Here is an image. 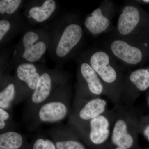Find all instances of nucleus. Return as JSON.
Wrapping results in <instances>:
<instances>
[{"label": "nucleus", "instance_id": "obj_4", "mask_svg": "<svg viewBox=\"0 0 149 149\" xmlns=\"http://www.w3.org/2000/svg\"><path fill=\"white\" fill-rule=\"evenodd\" d=\"M142 37L126 38L113 36L106 44L105 49L117 61L127 66H136L144 58L143 47H148V43H141Z\"/></svg>", "mask_w": 149, "mask_h": 149}, {"label": "nucleus", "instance_id": "obj_8", "mask_svg": "<svg viewBox=\"0 0 149 149\" xmlns=\"http://www.w3.org/2000/svg\"><path fill=\"white\" fill-rule=\"evenodd\" d=\"M143 15L135 1H128L120 10L113 36L119 37H142L141 27Z\"/></svg>", "mask_w": 149, "mask_h": 149}, {"label": "nucleus", "instance_id": "obj_15", "mask_svg": "<svg viewBox=\"0 0 149 149\" xmlns=\"http://www.w3.org/2000/svg\"><path fill=\"white\" fill-rule=\"evenodd\" d=\"M38 39L39 36L33 32H27L23 37L22 42L24 51L22 57L29 62L38 61L45 52V44L42 41L36 42Z\"/></svg>", "mask_w": 149, "mask_h": 149}, {"label": "nucleus", "instance_id": "obj_10", "mask_svg": "<svg viewBox=\"0 0 149 149\" xmlns=\"http://www.w3.org/2000/svg\"><path fill=\"white\" fill-rule=\"evenodd\" d=\"M78 85L76 97L89 99L107 95L101 80L88 62L80 64Z\"/></svg>", "mask_w": 149, "mask_h": 149}, {"label": "nucleus", "instance_id": "obj_12", "mask_svg": "<svg viewBox=\"0 0 149 149\" xmlns=\"http://www.w3.org/2000/svg\"><path fill=\"white\" fill-rule=\"evenodd\" d=\"M41 74L34 64L21 63L16 71V82L18 95L16 104L28 100L35 91Z\"/></svg>", "mask_w": 149, "mask_h": 149}, {"label": "nucleus", "instance_id": "obj_18", "mask_svg": "<svg viewBox=\"0 0 149 149\" xmlns=\"http://www.w3.org/2000/svg\"><path fill=\"white\" fill-rule=\"evenodd\" d=\"M56 8L54 1L46 0L42 6L31 8L28 13L29 17L37 22H41L49 18Z\"/></svg>", "mask_w": 149, "mask_h": 149}, {"label": "nucleus", "instance_id": "obj_2", "mask_svg": "<svg viewBox=\"0 0 149 149\" xmlns=\"http://www.w3.org/2000/svg\"><path fill=\"white\" fill-rule=\"evenodd\" d=\"M112 111V143L122 148H131L136 143L140 130V121L136 110L132 104L121 103L115 105Z\"/></svg>", "mask_w": 149, "mask_h": 149}, {"label": "nucleus", "instance_id": "obj_7", "mask_svg": "<svg viewBox=\"0 0 149 149\" xmlns=\"http://www.w3.org/2000/svg\"><path fill=\"white\" fill-rule=\"evenodd\" d=\"M62 81L59 76L47 72L42 73L35 91L27 100L23 120L30 122L38 108L54 93L56 85L62 83Z\"/></svg>", "mask_w": 149, "mask_h": 149}, {"label": "nucleus", "instance_id": "obj_17", "mask_svg": "<svg viewBox=\"0 0 149 149\" xmlns=\"http://www.w3.org/2000/svg\"><path fill=\"white\" fill-rule=\"evenodd\" d=\"M25 143L24 135L15 130L0 134V149H20Z\"/></svg>", "mask_w": 149, "mask_h": 149}, {"label": "nucleus", "instance_id": "obj_3", "mask_svg": "<svg viewBox=\"0 0 149 149\" xmlns=\"http://www.w3.org/2000/svg\"><path fill=\"white\" fill-rule=\"evenodd\" d=\"M71 98L68 88L60 87L37 110L29 123V130H35L42 123H56L64 120L71 110Z\"/></svg>", "mask_w": 149, "mask_h": 149}, {"label": "nucleus", "instance_id": "obj_14", "mask_svg": "<svg viewBox=\"0 0 149 149\" xmlns=\"http://www.w3.org/2000/svg\"><path fill=\"white\" fill-rule=\"evenodd\" d=\"M83 31L79 24L72 23L65 28L56 48V53L59 57H64L80 43Z\"/></svg>", "mask_w": 149, "mask_h": 149}, {"label": "nucleus", "instance_id": "obj_22", "mask_svg": "<svg viewBox=\"0 0 149 149\" xmlns=\"http://www.w3.org/2000/svg\"><path fill=\"white\" fill-rule=\"evenodd\" d=\"M10 24L8 20L1 19L0 21V40L1 41L6 34L10 29Z\"/></svg>", "mask_w": 149, "mask_h": 149}, {"label": "nucleus", "instance_id": "obj_25", "mask_svg": "<svg viewBox=\"0 0 149 149\" xmlns=\"http://www.w3.org/2000/svg\"><path fill=\"white\" fill-rule=\"evenodd\" d=\"M115 149H124L123 148H119V147H117V148H116Z\"/></svg>", "mask_w": 149, "mask_h": 149}, {"label": "nucleus", "instance_id": "obj_5", "mask_svg": "<svg viewBox=\"0 0 149 149\" xmlns=\"http://www.w3.org/2000/svg\"><path fill=\"white\" fill-rule=\"evenodd\" d=\"M107 101L102 97L89 99L75 97L68 125L74 128L88 122L107 111Z\"/></svg>", "mask_w": 149, "mask_h": 149}, {"label": "nucleus", "instance_id": "obj_11", "mask_svg": "<svg viewBox=\"0 0 149 149\" xmlns=\"http://www.w3.org/2000/svg\"><path fill=\"white\" fill-rule=\"evenodd\" d=\"M114 14V6L112 2L109 1H104L87 17L84 25L93 35H100L107 32L111 28Z\"/></svg>", "mask_w": 149, "mask_h": 149}, {"label": "nucleus", "instance_id": "obj_20", "mask_svg": "<svg viewBox=\"0 0 149 149\" xmlns=\"http://www.w3.org/2000/svg\"><path fill=\"white\" fill-rule=\"evenodd\" d=\"M22 2L21 0H1L0 13L12 14L18 9Z\"/></svg>", "mask_w": 149, "mask_h": 149}, {"label": "nucleus", "instance_id": "obj_6", "mask_svg": "<svg viewBox=\"0 0 149 149\" xmlns=\"http://www.w3.org/2000/svg\"><path fill=\"white\" fill-rule=\"evenodd\" d=\"M113 120L112 111L108 110L104 114L72 128L81 139L95 145H100L111 137Z\"/></svg>", "mask_w": 149, "mask_h": 149}, {"label": "nucleus", "instance_id": "obj_24", "mask_svg": "<svg viewBox=\"0 0 149 149\" xmlns=\"http://www.w3.org/2000/svg\"><path fill=\"white\" fill-rule=\"evenodd\" d=\"M142 1V2L147 3H149V0H143V1Z\"/></svg>", "mask_w": 149, "mask_h": 149}, {"label": "nucleus", "instance_id": "obj_16", "mask_svg": "<svg viewBox=\"0 0 149 149\" xmlns=\"http://www.w3.org/2000/svg\"><path fill=\"white\" fill-rule=\"evenodd\" d=\"M1 84L0 108L12 113L13 105H15L18 97L17 85L15 79H8Z\"/></svg>", "mask_w": 149, "mask_h": 149}, {"label": "nucleus", "instance_id": "obj_26", "mask_svg": "<svg viewBox=\"0 0 149 149\" xmlns=\"http://www.w3.org/2000/svg\"><path fill=\"white\" fill-rule=\"evenodd\" d=\"M148 104L149 106V96H148Z\"/></svg>", "mask_w": 149, "mask_h": 149}, {"label": "nucleus", "instance_id": "obj_9", "mask_svg": "<svg viewBox=\"0 0 149 149\" xmlns=\"http://www.w3.org/2000/svg\"><path fill=\"white\" fill-rule=\"evenodd\" d=\"M149 88V69L139 68L123 74L120 93L121 103L132 104L140 93Z\"/></svg>", "mask_w": 149, "mask_h": 149}, {"label": "nucleus", "instance_id": "obj_19", "mask_svg": "<svg viewBox=\"0 0 149 149\" xmlns=\"http://www.w3.org/2000/svg\"><path fill=\"white\" fill-rule=\"evenodd\" d=\"M11 113L10 112L0 108V134L15 130L16 126Z\"/></svg>", "mask_w": 149, "mask_h": 149}, {"label": "nucleus", "instance_id": "obj_1", "mask_svg": "<svg viewBox=\"0 0 149 149\" xmlns=\"http://www.w3.org/2000/svg\"><path fill=\"white\" fill-rule=\"evenodd\" d=\"M88 62L101 80L107 97L114 105L121 103L120 93L124 74L117 61L105 49H100L91 54Z\"/></svg>", "mask_w": 149, "mask_h": 149}, {"label": "nucleus", "instance_id": "obj_13", "mask_svg": "<svg viewBox=\"0 0 149 149\" xmlns=\"http://www.w3.org/2000/svg\"><path fill=\"white\" fill-rule=\"evenodd\" d=\"M48 134L54 140L57 149H86L78 140L80 137L77 132L68 125L54 126Z\"/></svg>", "mask_w": 149, "mask_h": 149}, {"label": "nucleus", "instance_id": "obj_23", "mask_svg": "<svg viewBox=\"0 0 149 149\" xmlns=\"http://www.w3.org/2000/svg\"><path fill=\"white\" fill-rule=\"evenodd\" d=\"M143 135L149 141V124L145 126L143 130Z\"/></svg>", "mask_w": 149, "mask_h": 149}, {"label": "nucleus", "instance_id": "obj_21", "mask_svg": "<svg viewBox=\"0 0 149 149\" xmlns=\"http://www.w3.org/2000/svg\"><path fill=\"white\" fill-rule=\"evenodd\" d=\"M38 136L33 142L32 149H57L52 141L47 139L42 134Z\"/></svg>", "mask_w": 149, "mask_h": 149}]
</instances>
